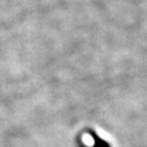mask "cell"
I'll list each match as a JSON object with an SVG mask.
<instances>
[{
  "instance_id": "cell-1",
  "label": "cell",
  "mask_w": 147,
  "mask_h": 147,
  "mask_svg": "<svg viewBox=\"0 0 147 147\" xmlns=\"http://www.w3.org/2000/svg\"><path fill=\"white\" fill-rule=\"evenodd\" d=\"M89 133H90V135L92 136V138H93V141H94L93 147H110L109 143H108L107 141L103 140V139H102L98 134L95 133L93 130H91Z\"/></svg>"
}]
</instances>
